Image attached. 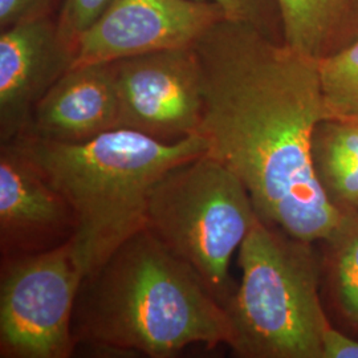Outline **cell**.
Segmentation results:
<instances>
[{"label":"cell","mask_w":358,"mask_h":358,"mask_svg":"<svg viewBox=\"0 0 358 358\" xmlns=\"http://www.w3.org/2000/svg\"><path fill=\"white\" fill-rule=\"evenodd\" d=\"M203 76L198 134L207 155L243 182L259 217L308 243L328 241L344 213L322 190L312 161L328 120L317 59L219 19L194 44Z\"/></svg>","instance_id":"cell-1"},{"label":"cell","mask_w":358,"mask_h":358,"mask_svg":"<svg viewBox=\"0 0 358 358\" xmlns=\"http://www.w3.org/2000/svg\"><path fill=\"white\" fill-rule=\"evenodd\" d=\"M77 345L148 357H176L187 346L230 345L227 312L185 262L148 229L84 279L73 317Z\"/></svg>","instance_id":"cell-2"},{"label":"cell","mask_w":358,"mask_h":358,"mask_svg":"<svg viewBox=\"0 0 358 358\" xmlns=\"http://www.w3.org/2000/svg\"><path fill=\"white\" fill-rule=\"evenodd\" d=\"M13 141L71 206L75 232L69 244L83 279L94 275L122 244L146 229L150 196L159 179L170 169L207 153L199 134L164 142L125 128L81 143L29 136Z\"/></svg>","instance_id":"cell-3"},{"label":"cell","mask_w":358,"mask_h":358,"mask_svg":"<svg viewBox=\"0 0 358 358\" xmlns=\"http://www.w3.org/2000/svg\"><path fill=\"white\" fill-rule=\"evenodd\" d=\"M310 244L257 219L239 248L242 282L226 304L231 349L244 358H322L329 321Z\"/></svg>","instance_id":"cell-4"},{"label":"cell","mask_w":358,"mask_h":358,"mask_svg":"<svg viewBox=\"0 0 358 358\" xmlns=\"http://www.w3.org/2000/svg\"><path fill=\"white\" fill-rule=\"evenodd\" d=\"M257 219L243 182L202 154L170 169L154 187L146 229L196 273L226 307L236 289L231 257Z\"/></svg>","instance_id":"cell-5"},{"label":"cell","mask_w":358,"mask_h":358,"mask_svg":"<svg viewBox=\"0 0 358 358\" xmlns=\"http://www.w3.org/2000/svg\"><path fill=\"white\" fill-rule=\"evenodd\" d=\"M83 280L69 242L35 254L1 256L0 357H71Z\"/></svg>","instance_id":"cell-6"},{"label":"cell","mask_w":358,"mask_h":358,"mask_svg":"<svg viewBox=\"0 0 358 358\" xmlns=\"http://www.w3.org/2000/svg\"><path fill=\"white\" fill-rule=\"evenodd\" d=\"M113 65L120 128L164 142L198 134L203 115V76L194 45L137 55Z\"/></svg>","instance_id":"cell-7"},{"label":"cell","mask_w":358,"mask_h":358,"mask_svg":"<svg viewBox=\"0 0 358 358\" xmlns=\"http://www.w3.org/2000/svg\"><path fill=\"white\" fill-rule=\"evenodd\" d=\"M215 4L194 0H112L77 38L73 66L192 47L219 19Z\"/></svg>","instance_id":"cell-8"},{"label":"cell","mask_w":358,"mask_h":358,"mask_svg":"<svg viewBox=\"0 0 358 358\" xmlns=\"http://www.w3.org/2000/svg\"><path fill=\"white\" fill-rule=\"evenodd\" d=\"M73 232L75 217L64 196L17 142H1V256L52 250L69 242Z\"/></svg>","instance_id":"cell-9"},{"label":"cell","mask_w":358,"mask_h":358,"mask_svg":"<svg viewBox=\"0 0 358 358\" xmlns=\"http://www.w3.org/2000/svg\"><path fill=\"white\" fill-rule=\"evenodd\" d=\"M75 63V50L48 16L3 29L0 36V143L22 136L35 106Z\"/></svg>","instance_id":"cell-10"},{"label":"cell","mask_w":358,"mask_h":358,"mask_svg":"<svg viewBox=\"0 0 358 358\" xmlns=\"http://www.w3.org/2000/svg\"><path fill=\"white\" fill-rule=\"evenodd\" d=\"M117 128L120 99L115 65L94 63L76 65L65 72L35 106L22 136L81 143Z\"/></svg>","instance_id":"cell-11"},{"label":"cell","mask_w":358,"mask_h":358,"mask_svg":"<svg viewBox=\"0 0 358 358\" xmlns=\"http://www.w3.org/2000/svg\"><path fill=\"white\" fill-rule=\"evenodd\" d=\"M312 161L333 205L343 213L358 210V122H320L312 142Z\"/></svg>","instance_id":"cell-12"},{"label":"cell","mask_w":358,"mask_h":358,"mask_svg":"<svg viewBox=\"0 0 358 358\" xmlns=\"http://www.w3.org/2000/svg\"><path fill=\"white\" fill-rule=\"evenodd\" d=\"M285 44L319 59L329 32L345 8L346 0H276Z\"/></svg>","instance_id":"cell-13"},{"label":"cell","mask_w":358,"mask_h":358,"mask_svg":"<svg viewBox=\"0 0 358 358\" xmlns=\"http://www.w3.org/2000/svg\"><path fill=\"white\" fill-rule=\"evenodd\" d=\"M333 292L348 322L358 328V210L344 213L331 238Z\"/></svg>","instance_id":"cell-14"},{"label":"cell","mask_w":358,"mask_h":358,"mask_svg":"<svg viewBox=\"0 0 358 358\" xmlns=\"http://www.w3.org/2000/svg\"><path fill=\"white\" fill-rule=\"evenodd\" d=\"M317 69L328 120L358 122V41L319 57Z\"/></svg>","instance_id":"cell-15"},{"label":"cell","mask_w":358,"mask_h":358,"mask_svg":"<svg viewBox=\"0 0 358 358\" xmlns=\"http://www.w3.org/2000/svg\"><path fill=\"white\" fill-rule=\"evenodd\" d=\"M112 0H64L59 19V31L73 50L77 38L105 11Z\"/></svg>","instance_id":"cell-16"},{"label":"cell","mask_w":358,"mask_h":358,"mask_svg":"<svg viewBox=\"0 0 358 358\" xmlns=\"http://www.w3.org/2000/svg\"><path fill=\"white\" fill-rule=\"evenodd\" d=\"M52 0H0V26L3 29L27 20L48 16Z\"/></svg>","instance_id":"cell-17"},{"label":"cell","mask_w":358,"mask_h":358,"mask_svg":"<svg viewBox=\"0 0 358 358\" xmlns=\"http://www.w3.org/2000/svg\"><path fill=\"white\" fill-rule=\"evenodd\" d=\"M322 358H358V341L329 324L322 337Z\"/></svg>","instance_id":"cell-18"},{"label":"cell","mask_w":358,"mask_h":358,"mask_svg":"<svg viewBox=\"0 0 358 358\" xmlns=\"http://www.w3.org/2000/svg\"><path fill=\"white\" fill-rule=\"evenodd\" d=\"M215 4L224 19L252 24L259 13V0H194Z\"/></svg>","instance_id":"cell-19"}]
</instances>
